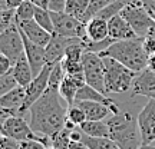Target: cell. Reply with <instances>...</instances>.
<instances>
[{"label":"cell","mask_w":155,"mask_h":149,"mask_svg":"<svg viewBox=\"0 0 155 149\" xmlns=\"http://www.w3.org/2000/svg\"><path fill=\"white\" fill-rule=\"evenodd\" d=\"M25 0H2V9H17Z\"/></svg>","instance_id":"cell-39"},{"label":"cell","mask_w":155,"mask_h":149,"mask_svg":"<svg viewBox=\"0 0 155 149\" xmlns=\"http://www.w3.org/2000/svg\"><path fill=\"white\" fill-rule=\"evenodd\" d=\"M108 28H109V37L114 39L115 42L119 40H129V39H137V33L134 32L131 24L122 17V15H116L108 22Z\"/></svg>","instance_id":"cell-17"},{"label":"cell","mask_w":155,"mask_h":149,"mask_svg":"<svg viewBox=\"0 0 155 149\" xmlns=\"http://www.w3.org/2000/svg\"><path fill=\"white\" fill-rule=\"evenodd\" d=\"M78 105L85 111L88 121H104L106 116L109 115V112H111V109L108 106L98 103V102L83 100V102H78Z\"/></svg>","instance_id":"cell-21"},{"label":"cell","mask_w":155,"mask_h":149,"mask_svg":"<svg viewBox=\"0 0 155 149\" xmlns=\"http://www.w3.org/2000/svg\"><path fill=\"white\" fill-rule=\"evenodd\" d=\"M71 129L63 128L61 132H58L56 135L52 136V146L56 149H69V145L72 142L71 139Z\"/></svg>","instance_id":"cell-29"},{"label":"cell","mask_w":155,"mask_h":149,"mask_svg":"<svg viewBox=\"0 0 155 149\" xmlns=\"http://www.w3.org/2000/svg\"><path fill=\"white\" fill-rule=\"evenodd\" d=\"M0 149H22V142L2 135L0 136Z\"/></svg>","instance_id":"cell-34"},{"label":"cell","mask_w":155,"mask_h":149,"mask_svg":"<svg viewBox=\"0 0 155 149\" xmlns=\"http://www.w3.org/2000/svg\"><path fill=\"white\" fill-rule=\"evenodd\" d=\"M68 0H50L49 10L50 11H65Z\"/></svg>","instance_id":"cell-38"},{"label":"cell","mask_w":155,"mask_h":149,"mask_svg":"<svg viewBox=\"0 0 155 149\" xmlns=\"http://www.w3.org/2000/svg\"><path fill=\"white\" fill-rule=\"evenodd\" d=\"M16 23V9H2L0 13V30L5 32Z\"/></svg>","instance_id":"cell-33"},{"label":"cell","mask_w":155,"mask_h":149,"mask_svg":"<svg viewBox=\"0 0 155 149\" xmlns=\"http://www.w3.org/2000/svg\"><path fill=\"white\" fill-rule=\"evenodd\" d=\"M121 15L131 24V28L134 29L138 37L144 39L155 30V20L150 16V13L147 11L142 3L125 6Z\"/></svg>","instance_id":"cell-5"},{"label":"cell","mask_w":155,"mask_h":149,"mask_svg":"<svg viewBox=\"0 0 155 149\" xmlns=\"http://www.w3.org/2000/svg\"><path fill=\"white\" fill-rule=\"evenodd\" d=\"M83 100H88V102H98V103H102V105L108 106L114 115H116V113L121 112L119 111V108H118V105L115 103V100L109 99L105 93H102V92H99V90H96V89H94L92 86H89V85H85V86L78 92L75 103H78V102H83Z\"/></svg>","instance_id":"cell-16"},{"label":"cell","mask_w":155,"mask_h":149,"mask_svg":"<svg viewBox=\"0 0 155 149\" xmlns=\"http://www.w3.org/2000/svg\"><path fill=\"white\" fill-rule=\"evenodd\" d=\"M0 53L7 56L13 65L20 59V56L25 55V43L17 22L0 33Z\"/></svg>","instance_id":"cell-8"},{"label":"cell","mask_w":155,"mask_h":149,"mask_svg":"<svg viewBox=\"0 0 155 149\" xmlns=\"http://www.w3.org/2000/svg\"><path fill=\"white\" fill-rule=\"evenodd\" d=\"M138 149H155V146L154 145H141V146H139Z\"/></svg>","instance_id":"cell-44"},{"label":"cell","mask_w":155,"mask_h":149,"mask_svg":"<svg viewBox=\"0 0 155 149\" xmlns=\"http://www.w3.org/2000/svg\"><path fill=\"white\" fill-rule=\"evenodd\" d=\"M83 75L86 85L92 86L94 89L99 90L102 93H106L105 90V65L104 59L99 53L94 52H85L82 57Z\"/></svg>","instance_id":"cell-7"},{"label":"cell","mask_w":155,"mask_h":149,"mask_svg":"<svg viewBox=\"0 0 155 149\" xmlns=\"http://www.w3.org/2000/svg\"><path fill=\"white\" fill-rule=\"evenodd\" d=\"M155 93V72L150 70L148 67L142 72L137 73L131 88V98L134 96H147L150 99Z\"/></svg>","instance_id":"cell-13"},{"label":"cell","mask_w":155,"mask_h":149,"mask_svg":"<svg viewBox=\"0 0 155 149\" xmlns=\"http://www.w3.org/2000/svg\"><path fill=\"white\" fill-rule=\"evenodd\" d=\"M144 49L148 56L155 55V30L151 32L147 37H144Z\"/></svg>","instance_id":"cell-35"},{"label":"cell","mask_w":155,"mask_h":149,"mask_svg":"<svg viewBox=\"0 0 155 149\" xmlns=\"http://www.w3.org/2000/svg\"><path fill=\"white\" fill-rule=\"evenodd\" d=\"M65 76H66V73H65V69H63L62 62L55 63V65H53V67H52V72H50L49 88L59 90V88H61V85H62V82H63Z\"/></svg>","instance_id":"cell-27"},{"label":"cell","mask_w":155,"mask_h":149,"mask_svg":"<svg viewBox=\"0 0 155 149\" xmlns=\"http://www.w3.org/2000/svg\"><path fill=\"white\" fill-rule=\"evenodd\" d=\"M105 65V90L106 93H124L132 88L137 72L112 57H102Z\"/></svg>","instance_id":"cell-4"},{"label":"cell","mask_w":155,"mask_h":149,"mask_svg":"<svg viewBox=\"0 0 155 149\" xmlns=\"http://www.w3.org/2000/svg\"><path fill=\"white\" fill-rule=\"evenodd\" d=\"M48 149H56V148H53V146H50V148H48Z\"/></svg>","instance_id":"cell-46"},{"label":"cell","mask_w":155,"mask_h":149,"mask_svg":"<svg viewBox=\"0 0 155 149\" xmlns=\"http://www.w3.org/2000/svg\"><path fill=\"white\" fill-rule=\"evenodd\" d=\"M118 2H121V3H124L125 6H128V5H137V3H141L142 0H118Z\"/></svg>","instance_id":"cell-42"},{"label":"cell","mask_w":155,"mask_h":149,"mask_svg":"<svg viewBox=\"0 0 155 149\" xmlns=\"http://www.w3.org/2000/svg\"><path fill=\"white\" fill-rule=\"evenodd\" d=\"M124 7H125L124 3L118 2V0H114L111 5H108L105 9H102V10L96 15V17H99V19H104V20H106V22H109L112 17H115L116 15L121 13Z\"/></svg>","instance_id":"cell-31"},{"label":"cell","mask_w":155,"mask_h":149,"mask_svg":"<svg viewBox=\"0 0 155 149\" xmlns=\"http://www.w3.org/2000/svg\"><path fill=\"white\" fill-rule=\"evenodd\" d=\"M86 36L91 42H102L106 37H109L108 22L99 17H94L86 23Z\"/></svg>","instance_id":"cell-20"},{"label":"cell","mask_w":155,"mask_h":149,"mask_svg":"<svg viewBox=\"0 0 155 149\" xmlns=\"http://www.w3.org/2000/svg\"><path fill=\"white\" fill-rule=\"evenodd\" d=\"M35 10H36V6L30 0H25L16 9V22H26V20L35 19Z\"/></svg>","instance_id":"cell-26"},{"label":"cell","mask_w":155,"mask_h":149,"mask_svg":"<svg viewBox=\"0 0 155 149\" xmlns=\"http://www.w3.org/2000/svg\"><path fill=\"white\" fill-rule=\"evenodd\" d=\"M137 118L142 145H150L155 141V99H148Z\"/></svg>","instance_id":"cell-10"},{"label":"cell","mask_w":155,"mask_h":149,"mask_svg":"<svg viewBox=\"0 0 155 149\" xmlns=\"http://www.w3.org/2000/svg\"><path fill=\"white\" fill-rule=\"evenodd\" d=\"M81 39H71V37H63L59 34L53 33L50 39L49 44L46 46V62L49 65H55L58 62H62L66 53V49L72 43Z\"/></svg>","instance_id":"cell-12"},{"label":"cell","mask_w":155,"mask_h":149,"mask_svg":"<svg viewBox=\"0 0 155 149\" xmlns=\"http://www.w3.org/2000/svg\"><path fill=\"white\" fill-rule=\"evenodd\" d=\"M88 6H89V0H68L65 11L68 15L76 17V19H79L82 22L83 16H85V13L88 10Z\"/></svg>","instance_id":"cell-24"},{"label":"cell","mask_w":155,"mask_h":149,"mask_svg":"<svg viewBox=\"0 0 155 149\" xmlns=\"http://www.w3.org/2000/svg\"><path fill=\"white\" fill-rule=\"evenodd\" d=\"M13 67V62L7 57V56L0 53V76H3L6 73H9Z\"/></svg>","instance_id":"cell-36"},{"label":"cell","mask_w":155,"mask_h":149,"mask_svg":"<svg viewBox=\"0 0 155 149\" xmlns=\"http://www.w3.org/2000/svg\"><path fill=\"white\" fill-rule=\"evenodd\" d=\"M35 20L50 33H53V22H52V16H50V10L49 9H42L36 6V10H35Z\"/></svg>","instance_id":"cell-28"},{"label":"cell","mask_w":155,"mask_h":149,"mask_svg":"<svg viewBox=\"0 0 155 149\" xmlns=\"http://www.w3.org/2000/svg\"><path fill=\"white\" fill-rule=\"evenodd\" d=\"M12 73H13V76L16 77L19 86L28 88L29 85L32 83V80L35 79V75H33L32 67H30V63H29L28 57H26V53L20 56V59L13 65Z\"/></svg>","instance_id":"cell-19"},{"label":"cell","mask_w":155,"mask_h":149,"mask_svg":"<svg viewBox=\"0 0 155 149\" xmlns=\"http://www.w3.org/2000/svg\"><path fill=\"white\" fill-rule=\"evenodd\" d=\"M22 149H48V146L42 144L40 141L29 139V141H23L22 142Z\"/></svg>","instance_id":"cell-37"},{"label":"cell","mask_w":155,"mask_h":149,"mask_svg":"<svg viewBox=\"0 0 155 149\" xmlns=\"http://www.w3.org/2000/svg\"><path fill=\"white\" fill-rule=\"evenodd\" d=\"M53 22V33L71 39L86 40V24L79 19L68 15L66 11H50Z\"/></svg>","instance_id":"cell-6"},{"label":"cell","mask_w":155,"mask_h":149,"mask_svg":"<svg viewBox=\"0 0 155 149\" xmlns=\"http://www.w3.org/2000/svg\"><path fill=\"white\" fill-rule=\"evenodd\" d=\"M17 26H19V29L22 30L23 33L26 34V37L30 42H33V43L39 44V46H43V47H46L49 44L52 34H53L48 32V30H45L35 19L26 20V22H17Z\"/></svg>","instance_id":"cell-14"},{"label":"cell","mask_w":155,"mask_h":149,"mask_svg":"<svg viewBox=\"0 0 155 149\" xmlns=\"http://www.w3.org/2000/svg\"><path fill=\"white\" fill-rule=\"evenodd\" d=\"M52 67H53V65H49V63H48V65L43 67V70L39 73L38 76H35L32 83L26 88V100H25V105H23V108H22L23 115H25L26 112H29V109L32 108V105L48 90Z\"/></svg>","instance_id":"cell-9"},{"label":"cell","mask_w":155,"mask_h":149,"mask_svg":"<svg viewBox=\"0 0 155 149\" xmlns=\"http://www.w3.org/2000/svg\"><path fill=\"white\" fill-rule=\"evenodd\" d=\"M82 144L88 149H121L111 138H94L83 133Z\"/></svg>","instance_id":"cell-23"},{"label":"cell","mask_w":155,"mask_h":149,"mask_svg":"<svg viewBox=\"0 0 155 149\" xmlns=\"http://www.w3.org/2000/svg\"><path fill=\"white\" fill-rule=\"evenodd\" d=\"M86 85L85 75H66L61 88H59V95L68 105H73L76 99L78 92Z\"/></svg>","instance_id":"cell-15"},{"label":"cell","mask_w":155,"mask_h":149,"mask_svg":"<svg viewBox=\"0 0 155 149\" xmlns=\"http://www.w3.org/2000/svg\"><path fill=\"white\" fill-rule=\"evenodd\" d=\"M25 100H26V88L17 86L12 92L0 96V106L5 108V109H9V111L19 112L20 115H23L22 108L25 105Z\"/></svg>","instance_id":"cell-18"},{"label":"cell","mask_w":155,"mask_h":149,"mask_svg":"<svg viewBox=\"0 0 155 149\" xmlns=\"http://www.w3.org/2000/svg\"><path fill=\"white\" fill-rule=\"evenodd\" d=\"M68 121L72 122L73 125H76L78 128L82 125L83 122H86V113L78 103H73V105L68 106Z\"/></svg>","instance_id":"cell-30"},{"label":"cell","mask_w":155,"mask_h":149,"mask_svg":"<svg viewBox=\"0 0 155 149\" xmlns=\"http://www.w3.org/2000/svg\"><path fill=\"white\" fill-rule=\"evenodd\" d=\"M35 6L42 7V9H49V2L50 0H30Z\"/></svg>","instance_id":"cell-40"},{"label":"cell","mask_w":155,"mask_h":149,"mask_svg":"<svg viewBox=\"0 0 155 149\" xmlns=\"http://www.w3.org/2000/svg\"><path fill=\"white\" fill-rule=\"evenodd\" d=\"M109 138L121 149H138L142 145L138 118L129 112H119L108 119Z\"/></svg>","instance_id":"cell-3"},{"label":"cell","mask_w":155,"mask_h":149,"mask_svg":"<svg viewBox=\"0 0 155 149\" xmlns=\"http://www.w3.org/2000/svg\"><path fill=\"white\" fill-rule=\"evenodd\" d=\"M99 55L101 57H112L137 73L147 69L150 57L144 49V39L141 37L115 42Z\"/></svg>","instance_id":"cell-2"},{"label":"cell","mask_w":155,"mask_h":149,"mask_svg":"<svg viewBox=\"0 0 155 149\" xmlns=\"http://www.w3.org/2000/svg\"><path fill=\"white\" fill-rule=\"evenodd\" d=\"M20 33H22L23 43H25L26 57H28L29 63H30V67H32V70H33V75L38 76L39 73L43 70V67L48 65V62H46V47L39 46V44L30 42L22 30H20Z\"/></svg>","instance_id":"cell-11"},{"label":"cell","mask_w":155,"mask_h":149,"mask_svg":"<svg viewBox=\"0 0 155 149\" xmlns=\"http://www.w3.org/2000/svg\"><path fill=\"white\" fill-rule=\"evenodd\" d=\"M59 90L48 88L29 109L30 128L40 136H53L66 126L68 108Z\"/></svg>","instance_id":"cell-1"},{"label":"cell","mask_w":155,"mask_h":149,"mask_svg":"<svg viewBox=\"0 0 155 149\" xmlns=\"http://www.w3.org/2000/svg\"><path fill=\"white\" fill-rule=\"evenodd\" d=\"M85 135L94 138H109V128L104 121H86L79 126Z\"/></svg>","instance_id":"cell-22"},{"label":"cell","mask_w":155,"mask_h":149,"mask_svg":"<svg viewBox=\"0 0 155 149\" xmlns=\"http://www.w3.org/2000/svg\"><path fill=\"white\" fill-rule=\"evenodd\" d=\"M150 99H155V93H154V95H152V96H151Z\"/></svg>","instance_id":"cell-45"},{"label":"cell","mask_w":155,"mask_h":149,"mask_svg":"<svg viewBox=\"0 0 155 149\" xmlns=\"http://www.w3.org/2000/svg\"><path fill=\"white\" fill-rule=\"evenodd\" d=\"M112 2H114V0H89L88 10L85 13L82 22L86 24L89 20H92L94 17H96V15H98L102 9H105L108 5H111Z\"/></svg>","instance_id":"cell-25"},{"label":"cell","mask_w":155,"mask_h":149,"mask_svg":"<svg viewBox=\"0 0 155 149\" xmlns=\"http://www.w3.org/2000/svg\"><path fill=\"white\" fill-rule=\"evenodd\" d=\"M141 3L144 6H155V0H142Z\"/></svg>","instance_id":"cell-43"},{"label":"cell","mask_w":155,"mask_h":149,"mask_svg":"<svg viewBox=\"0 0 155 149\" xmlns=\"http://www.w3.org/2000/svg\"><path fill=\"white\" fill-rule=\"evenodd\" d=\"M148 69L150 70H152V72H155V55H151L150 57H148Z\"/></svg>","instance_id":"cell-41"},{"label":"cell","mask_w":155,"mask_h":149,"mask_svg":"<svg viewBox=\"0 0 155 149\" xmlns=\"http://www.w3.org/2000/svg\"><path fill=\"white\" fill-rule=\"evenodd\" d=\"M17 86H19V83H17L16 77L13 76L12 70L9 73L3 75V76H0V96L12 92V90L16 89Z\"/></svg>","instance_id":"cell-32"}]
</instances>
